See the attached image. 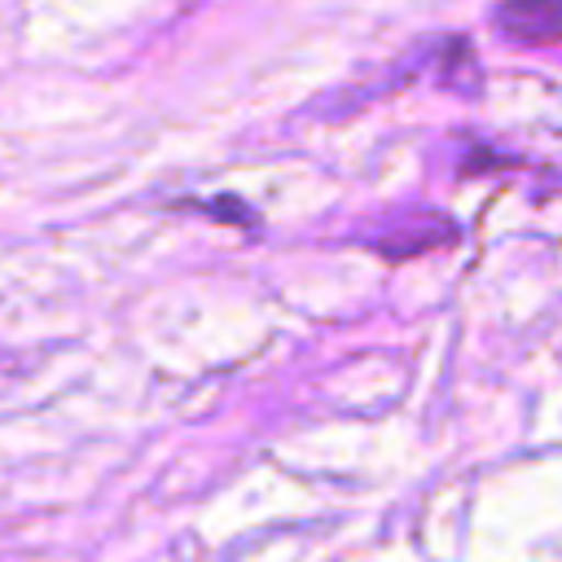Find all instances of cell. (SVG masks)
<instances>
[{"label":"cell","instance_id":"cell-1","mask_svg":"<svg viewBox=\"0 0 562 562\" xmlns=\"http://www.w3.org/2000/svg\"><path fill=\"white\" fill-rule=\"evenodd\" d=\"M496 31L522 48L562 44V0H501Z\"/></svg>","mask_w":562,"mask_h":562}]
</instances>
